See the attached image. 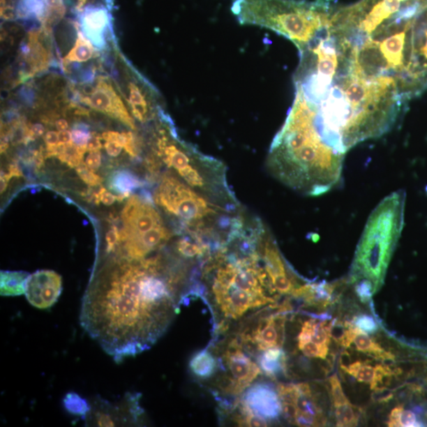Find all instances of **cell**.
<instances>
[{
    "instance_id": "obj_34",
    "label": "cell",
    "mask_w": 427,
    "mask_h": 427,
    "mask_svg": "<svg viewBox=\"0 0 427 427\" xmlns=\"http://www.w3.org/2000/svg\"><path fill=\"white\" fill-rule=\"evenodd\" d=\"M73 144L79 147H87V142L91 137V133L88 132L86 127L76 126L71 132Z\"/></svg>"
},
{
    "instance_id": "obj_27",
    "label": "cell",
    "mask_w": 427,
    "mask_h": 427,
    "mask_svg": "<svg viewBox=\"0 0 427 427\" xmlns=\"http://www.w3.org/2000/svg\"><path fill=\"white\" fill-rule=\"evenodd\" d=\"M389 426H422L417 414L411 410H405L403 405L397 406L391 410L388 422Z\"/></svg>"
},
{
    "instance_id": "obj_11",
    "label": "cell",
    "mask_w": 427,
    "mask_h": 427,
    "mask_svg": "<svg viewBox=\"0 0 427 427\" xmlns=\"http://www.w3.org/2000/svg\"><path fill=\"white\" fill-rule=\"evenodd\" d=\"M91 411L86 418L87 426H117L128 423V419L132 414L137 418L140 412L137 398L135 395H130L128 398L117 405H112L102 398L93 400L91 403Z\"/></svg>"
},
{
    "instance_id": "obj_44",
    "label": "cell",
    "mask_w": 427,
    "mask_h": 427,
    "mask_svg": "<svg viewBox=\"0 0 427 427\" xmlns=\"http://www.w3.org/2000/svg\"><path fill=\"white\" fill-rule=\"evenodd\" d=\"M1 15L3 19L11 20L15 19L16 13L13 8L10 6H4L3 8H1Z\"/></svg>"
},
{
    "instance_id": "obj_46",
    "label": "cell",
    "mask_w": 427,
    "mask_h": 427,
    "mask_svg": "<svg viewBox=\"0 0 427 427\" xmlns=\"http://www.w3.org/2000/svg\"><path fill=\"white\" fill-rule=\"evenodd\" d=\"M56 128L59 130V132H62V130H66L68 128V123L64 119H61L56 122Z\"/></svg>"
},
{
    "instance_id": "obj_47",
    "label": "cell",
    "mask_w": 427,
    "mask_h": 427,
    "mask_svg": "<svg viewBox=\"0 0 427 427\" xmlns=\"http://www.w3.org/2000/svg\"><path fill=\"white\" fill-rule=\"evenodd\" d=\"M1 181L0 182V185H1V188H0L1 189L0 190H1V193H3L5 192V190L7 189L8 188V181L6 180L5 178L3 177H1V181Z\"/></svg>"
},
{
    "instance_id": "obj_31",
    "label": "cell",
    "mask_w": 427,
    "mask_h": 427,
    "mask_svg": "<svg viewBox=\"0 0 427 427\" xmlns=\"http://www.w3.org/2000/svg\"><path fill=\"white\" fill-rule=\"evenodd\" d=\"M329 384L331 400L335 407L350 403L345 394L343 393L340 380L336 375H332L329 378Z\"/></svg>"
},
{
    "instance_id": "obj_41",
    "label": "cell",
    "mask_w": 427,
    "mask_h": 427,
    "mask_svg": "<svg viewBox=\"0 0 427 427\" xmlns=\"http://www.w3.org/2000/svg\"><path fill=\"white\" fill-rule=\"evenodd\" d=\"M102 137L96 133H91V137L90 140L87 142V151H99L102 149L103 145L102 142H100V140Z\"/></svg>"
},
{
    "instance_id": "obj_16",
    "label": "cell",
    "mask_w": 427,
    "mask_h": 427,
    "mask_svg": "<svg viewBox=\"0 0 427 427\" xmlns=\"http://www.w3.org/2000/svg\"><path fill=\"white\" fill-rule=\"evenodd\" d=\"M144 185L139 178L130 172L121 170L115 172L110 177L109 186L118 193L117 200L123 201L129 197L134 189L140 188Z\"/></svg>"
},
{
    "instance_id": "obj_23",
    "label": "cell",
    "mask_w": 427,
    "mask_h": 427,
    "mask_svg": "<svg viewBox=\"0 0 427 427\" xmlns=\"http://www.w3.org/2000/svg\"><path fill=\"white\" fill-rule=\"evenodd\" d=\"M94 54V49L90 40L82 32L78 33V38L75 46L63 59L67 62H86Z\"/></svg>"
},
{
    "instance_id": "obj_19",
    "label": "cell",
    "mask_w": 427,
    "mask_h": 427,
    "mask_svg": "<svg viewBox=\"0 0 427 427\" xmlns=\"http://www.w3.org/2000/svg\"><path fill=\"white\" fill-rule=\"evenodd\" d=\"M108 23V15L103 8L88 9L83 16L82 24L87 34L94 40H98V36L102 35L106 24Z\"/></svg>"
},
{
    "instance_id": "obj_25",
    "label": "cell",
    "mask_w": 427,
    "mask_h": 427,
    "mask_svg": "<svg viewBox=\"0 0 427 427\" xmlns=\"http://www.w3.org/2000/svg\"><path fill=\"white\" fill-rule=\"evenodd\" d=\"M63 405L68 413L82 418H85L92 408L91 403L75 391H70L64 396Z\"/></svg>"
},
{
    "instance_id": "obj_40",
    "label": "cell",
    "mask_w": 427,
    "mask_h": 427,
    "mask_svg": "<svg viewBox=\"0 0 427 427\" xmlns=\"http://www.w3.org/2000/svg\"><path fill=\"white\" fill-rule=\"evenodd\" d=\"M97 199L98 202H103L105 205L110 206L115 203L117 197L112 193L107 191L105 188H102L99 190L97 195Z\"/></svg>"
},
{
    "instance_id": "obj_3",
    "label": "cell",
    "mask_w": 427,
    "mask_h": 427,
    "mask_svg": "<svg viewBox=\"0 0 427 427\" xmlns=\"http://www.w3.org/2000/svg\"><path fill=\"white\" fill-rule=\"evenodd\" d=\"M329 0H232L231 11L242 25L264 27L304 47L329 22Z\"/></svg>"
},
{
    "instance_id": "obj_6",
    "label": "cell",
    "mask_w": 427,
    "mask_h": 427,
    "mask_svg": "<svg viewBox=\"0 0 427 427\" xmlns=\"http://www.w3.org/2000/svg\"><path fill=\"white\" fill-rule=\"evenodd\" d=\"M158 146L159 156L164 163L169 167L174 168L188 185L199 189L207 188V180L200 170V163H197L204 157L201 153L186 145L177 147L165 138L159 140Z\"/></svg>"
},
{
    "instance_id": "obj_48",
    "label": "cell",
    "mask_w": 427,
    "mask_h": 427,
    "mask_svg": "<svg viewBox=\"0 0 427 427\" xmlns=\"http://www.w3.org/2000/svg\"><path fill=\"white\" fill-rule=\"evenodd\" d=\"M87 1V0H79L78 6H77V8L80 9L82 7V6L85 4Z\"/></svg>"
},
{
    "instance_id": "obj_2",
    "label": "cell",
    "mask_w": 427,
    "mask_h": 427,
    "mask_svg": "<svg viewBox=\"0 0 427 427\" xmlns=\"http://www.w3.org/2000/svg\"><path fill=\"white\" fill-rule=\"evenodd\" d=\"M260 260L257 248L239 244V252L223 247L207 263L204 274L214 304L225 319L239 320L256 308L276 305L271 295L276 292Z\"/></svg>"
},
{
    "instance_id": "obj_38",
    "label": "cell",
    "mask_w": 427,
    "mask_h": 427,
    "mask_svg": "<svg viewBox=\"0 0 427 427\" xmlns=\"http://www.w3.org/2000/svg\"><path fill=\"white\" fill-rule=\"evenodd\" d=\"M102 163V154L99 151H93L86 159V165L93 171H97Z\"/></svg>"
},
{
    "instance_id": "obj_37",
    "label": "cell",
    "mask_w": 427,
    "mask_h": 427,
    "mask_svg": "<svg viewBox=\"0 0 427 427\" xmlns=\"http://www.w3.org/2000/svg\"><path fill=\"white\" fill-rule=\"evenodd\" d=\"M105 241L107 243V253L114 251L117 242L120 241V234H119L117 227H114L108 231L105 236Z\"/></svg>"
},
{
    "instance_id": "obj_36",
    "label": "cell",
    "mask_w": 427,
    "mask_h": 427,
    "mask_svg": "<svg viewBox=\"0 0 427 427\" xmlns=\"http://www.w3.org/2000/svg\"><path fill=\"white\" fill-rule=\"evenodd\" d=\"M394 396V394L393 391L387 387H382L373 390L372 400L375 403H384L393 399Z\"/></svg>"
},
{
    "instance_id": "obj_18",
    "label": "cell",
    "mask_w": 427,
    "mask_h": 427,
    "mask_svg": "<svg viewBox=\"0 0 427 427\" xmlns=\"http://www.w3.org/2000/svg\"><path fill=\"white\" fill-rule=\"evenodd\" d=\"M218 367V361L207 350L195 354L189 363L190 370L200 380L211 378L216 373Z\"/></svg>"
},
{
    "instance_id": "obj_28",
    "label": "cell",
    "mask_w": 427,
    "mask_h": 427,
    "mask_svg": "<svg viewBox=\"0 0 427 427\" xmlns=\"http://www.w3.org/2000/svg\"><path fill=\"white\" fill-rule=\"evenodd\" d=\"M337 426H355L359 423V414L356 413L351 403L336 407Z\"/></svg>"
},
{
    "instance_id": "obj_24",
    "label": "cell",
    "mask_w": 427,
    "mask_h": 427,
    "mask_svg": "<svg viewBox=\"0 0 427 427\" xmlns=\"http://www.w3.org/2000/svg\"><path fill=\"white\" fill-rule=\"evenodd\" d=\"M189 239L183 237L177 243V252L186 258H200L204 255L210 253V247L203 241L200 239Z\"/></svg>"
},
{
    "instance_id": "obj_17",
    "label": "cell",
    "mask_w": 427,
    "mask_h": 427,
    "mask_svg": "<svg viewBox=\"0 0 427 427\" xmlns=\"http://www.w3.org/2000/svg\"><path fill=\"white\" fill-rule=\"evenodd\" d=\"M29 274L26 271H2L0 294L5 297L20 296L26 292Z\"/></svg>"
},
{
    "instance_id": "obj_14",
    "label": "cell",
    "mask_w": 427,
    "mask_h": 427,
    "mask_svg": "<svg viewBox=\"0 0 427 427\" xmlns=\"http://www.w3.org/2000/svg\"><path fill=\"white\" fill-rule=\"evenodd\" d=\"M82 100L93 110L117 119L130 129H136L126 105L108 82L100 80L91 96L83 98Z\"/></svg>"
},
{
    "instance_id": "obj_30",
    "label": "cell",
    "mask_w": 427,
    "mask_h": 427,
    "mask_svg": "<svg viewBox=\"0 0 427 427\" xmlns=\"http://www.w3.org/2000/svg\"><path fill=\"white\" fill-rule=\"evenodd\" d=\"M45 11V0H20L17 13L21 17L43 15Z\"/></svg>"
},
{
    "instance_id": "obj_45",
    "label": "cell",
    "mask_w": 427,
    "mask_h": 427,
    "mask_svg": "<svg viewBox=\"0 0 427 427\" xmlns=\"http://www.w3.org/2000/svg\"><path fill=\"white\" fill-rule=\"evenodd\" d=\"M352 364L351 355L347 352H343L340 355V366L342 370Z\"/></svg>"
},
{
    "instance_id": "obj_9",
    "label": "cell",
    "mask_w": 427,
    "mask_h": 427,
    "mask_svg": "<svg viewBox=\"0 0 427 427\" xmlns=\"http://www.w3.org/2000/svg\"><path fill=\"white\" fill-rule=\"evenodd\" d=\"M122 242L136 239L153 228L163 225L162 218L149 200L130 197L122 212Z\"/></svg>"
},
{
    "instance_id": "obj_22",
    "label": "cell",
    "mask_w": 427,
    "mask_h": 427,
    "mask_svg": "<svg viewBox=\"0 0 427 427\" xmlns=\"http://www.w3.org/2000/svg\"><path fill=\"white\" fill-rule=\"evenodd\" d=\"M343 370L353 376L358 382L370 384L373 390L378 387L376 366L357 361L348 367L344 368Z\"/></svg>"
},
{
    "instance_id": "obj_13",
    "label": "cell",
    "mask_w": 427,
    "mask_h": 427,
    "mask_svg": "<svg viewBox=\"0 0 427 427\" xmlns=\"http://www.w3.org/2000/svg\"><path fill=\"white\" fill-rule=\"evenodd\" d=\"M260 256L275 292L280 295H292L299 285L287 271L280 252L270 239L260 243Z\"/></svg>"
},
{
    "instance_id": "obj_8",
    "label": "cell",
    "mask_w": 427,
    "mask_h": 427,
    "mask_svg": "<svg viewBox=\"0 0 427 427\" xmlns=\"http://www.w3.org/2000/svg\"><path fill=\"white\" fill-rule=\"evenodd\" d=\"M290 311L287 304L278 306V313L264 316L248 327L240 336L241 343L256 348L258 352L274 347H282L285 336L286 316L284 312Z\"/></svg>"
},
{
    "instance_id": "obj_21",
    "label": "cell",
    "mask_w": 427,
    "mask_h": 427,
    "mask_svg": "<svg viewBox=\"0 0 427 427\" xmlns=\"http://www.w3.org/2000/svg\"><path fill=\"white\" fill-rule=\"evenodd\" d=\"M28 63L31 64L32 74L46 68L47 63V53L38 40V34L29 35L27 47Z\"/></svg>"
},
{
    "instance_id": "obj_35",
    "label": "cell",
    "mask_w": 427,
    "mask_h": 427,
    "mask_svg": "<svg viewBox=\"0 0 427 427\" xmlns=\"http://www.w3.org/2000/svg\"><path fill=\"white\" fill-rule=\"evenodd\" d=\"M124 140L123 148L132 157H137L139 154V148L136 144L135 136L133 133L126 132L122 133Z\"/></svg>"
},
{
    "instance_id": "obj_42",
    "label": "cell",
    "mask_w": 427,
    "mask_h": 427,
    "mask_svg": "<svg viewBox=\"0 0 427 427\" xmlns=\"http://www.w3.org/2000/svg\"><path fill=\"white\" fill-rule=\"evenodd\" d=\"M45 133V128L40 123H36L29 129L28 139L33 140L35 137H39Z\"/></svg>"
},
{
    "instance_id": "obj_43",
    "label": "cell",
    "mask_w": 427,
    "mask_h": 427,
    "mask_svg": "<svg viewBox=\"0 0 427 427\" xmlns=\"http://www.w3.org/2000/svg\"><path fill=\"white\" fill-rule=\"evenodd\" d=\"M73 142V135L69 130H62L59 132V144H68Z\"/></svg>"
},
{
    "instance_id": "obj_12",
    "label": "cell",
    "mask_w": 427,
    "mask_h": 427,
    "mask_svg": "<svg viewBox=\"0 0 427 427\" xmlns=\"http://www.w3.org/2000/svg\"><path fill=\"white\" fill-rule=\"evenodd\" d=\"M62 290L61 276L54 271L40 270L29 275L25 295L29 304L46 310L56 304Z\"/></svg>"
},
{
    "instance_id": "obj_26",
    "label": "cell",
    "mask_w": 427,
    "mask_h": 427,
    "mask_svg": "<svg viewBox=\"0 0 427 427\" xmlns=\"http://www.w3.org/2000/svg\"><path fill=\"white\" fill-rule=\"evenodd\" d=\"M129 103L133 114L138 121L144 122L148 112V104L144 95L140 89L133 82L129 84Z\"/></svg>"
},
{
    "instance_id": "obj_4",
    "label": "cell",
    "mask_w": 427,
    "mask_h": 427,
    "mask_svg": "<svg viewBox=\"0 0 427 427\" xmlns=\"http://www.w3.org/2000/svg\"><path fill=\"white\" fill-rule=\"evenodd\" d=\"M405 197L403 190L389 195L368 218L354 257L352 283L369 281L376 290L383 283L405 225Z\"/></svg>"
},
{
    "instance_id": "obj_7",
    "label": "cell",
    "mask_w": 427,
    "mask_h": 427,
    "mask_svg": "<svg viewBox=\"0 0 427 427\" xmlns=\"http://www.w3.org/2000/svg\"><path fill=\"white\" fill-rule=\"evenodd\" d=\"M223 360L229 373L225 394L239 396L246 391L260 375L261 370L244 351L239 340L231 342L223 354Z\"/></svg>"
},
{
    "instance_id": "obj_29",
    "label": "cell",
    "mask_w": 427,
    "mask_h": 427,
    "mask_svg": "<svg viewBox=\"0 0 427 427\" xmlns=\"http://www.w3.org/2000/svg\"><path fill=\"white\" fill-rule=\"evenodd\" d=\"M102 138L105 141V148L110 156L117 157L121 153L124 144L122 133L106 132L103 134Z\"/></svg>"
},
{
    "instance_id": "obj_10",
    "label": "cell",
    "mask_w": 427,
    "mask_h": 427,
    "mask_svg": "<svg viewBox=\"0 0 427 427\" xmlns=\"http://www.w3.org/2000/svg\"><path fill=\"white\" fill-rule=\"evenodd\" d=\"M239 414H251L273 422L283 413L278 390L267 382L255 383L245 391L239 406Z\"/></svg>"
},
{
    "instance_id": "obj_1",
    "label": "cell",
    "mask_w": 427,
    "mask_h": 427,
    "mask_svg": "<svg viewBox=\"0 0 427 427\" xmlns=\"http://www.w3.org/2000/svg\"><path fill=\"white\" fill-rule=\"evenodd\" d=\"M343 160V154L326 144L310 119L290 110L272 142L268 165L285 185L308 195H320L340 182Z\"/></svg>"
},
{
    "instance_id": "obj_33",
    "label": "cell",
    "mask_w": 427,
    "mask_h": 427,
    "mask_svg": "<svg viewBox=\"0 0 427 427\" xmlns=\"http://www.w3.org/2000/svg\"><path fill=\"white\" fill-rule=\"evenodd\" d=\"M76 171L81 179L89 186H98L103 182L102 178L95 174L85 164L82 163L76 168Z\"/></svg>"
},
{
    "instance_id": "obj_5",
    "label": "cell",
    "mask_w": 427,
    "mask_h": 427,
    "mask_svg": "<svg viewBox=\"0 0 427 427\" xmlns=\"http://www.w3.org/2000/svg\"><path fill=\"white\" fill-rule=\"evenodd\" d=\"M156 203L188 227H201L205 218L216 215L215 206L177 178L166 176L156 193Z\"/></svg>"
},
{
    "instance_id": "obj_15",
    "label": "cell",
    "mask_w": 427,
    "mask_h": 427,
    "mask_svg": "<svg viewBox=\"0 0 427 427\" xmlns=\"http://www.w3.org/2000/svg\"><path fill=\"white\" fill-rule=\"evenodd\" d=\"M258 364L261 371L273 379L287 372V357L281 347L266 350L259 356Z\"/></svg>"
},
{
    "instance_id": "obj_32",
    "label": "cell",
    "mask_w": 427,
    "mask_h": 427,
    "mask_svg": "<svg viewBox=\"0 0 427 427\" xmlns=\"http://www.w3.org/2000/svg\"><path fill=\"white\" fill-rule=\"evenodd\" d=\"M354 327L364 332L367 335H373L378 330V324L373 317L369 315H360L353 319Z\"/></svg>"
},
{
    "instance_id": "obj_39",
    "label": "cell",
    "mask_w": 427,
    "mask_h": 427,
    "mask_svg": "<svg viewBox=\"0 0 427 427\" xmlns=\"http://www.w3.org/2000/svg\"><path fill=\"white\" fill-rule=\"evenodd\" d=\"M45 142L47 145V156L50 157L51 153L59 144V133L53 130L47 132L45 136Z\"/></svg>"
},
{
    "instance_id": "obj_20",
    "label": "cell",
    "mask_w": 427,
    "mask_h": 427,
    "mask_svg": "<svg viewBox=\"0 0 427 427\" xmlns=\"http://www.w3.org/2000/svg\"><path fill=\"white\" fill-rule=\"evenodd\" d=\"M353 343L359 352L372 355L373 358L382 361L387 359H395V356L382 348L380 344L373 341L369 335L359 331L356 334Z\"/></svg>"
}]
</instances>
